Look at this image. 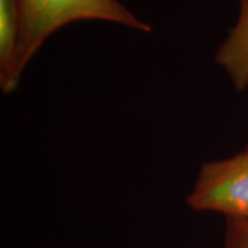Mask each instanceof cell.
Returning <instances> with one entry per match:
<instances>
[{
    "label": "cell",
    "mask_w": 248,
    "mask_h": 248,
    "mask_svg": "<svg viewBox=\"0 0 248 248\" xmlns=\"http://www.w3.org/2000/svg\"><path fill=\"white\" fill-rule=\"evenodd\" d=\"M225 248H248V221L226 218Z\"/></svg>",
    "instance_id": "5"
},
{
    "label": "cell",
    "mask_w": 248,
    "mask_h": 248,
    "mask_svg": "<svg viewBox=\"0 0 248 248\" xmlns=\"http://www.w3.org/2000/svg\"><path fill=\"white\" fill-rule=\"evenodd\" d=\"M21 35L16 55V75L21 79L27 64L55 31L77 21H104L151 32L119 0H17Z\"/></svg>",
    "instance_id": "1"
},
{
    "label": "cell",
    "mask_w": 248,
    "mask_h": 248,
    "mask_svg": "<svg viewBox=\"0 0 248 248\" xmlns=\"http://www.w3.org/2000/svg\"><path fill=\"white\" fill-rule=\"evenodd\" d=\"M217 63L226 71L235 88H248V0H240V13L216 54Z\"/></svg>",
    "instance_id": "4"
},
{
    "label": "cell",
    "mask_w": 248,
    "mask_h": 248,
    "mask_svg": "<svg viewBox=\"0 0 248 248\" xmlns=\"http://www.w3.org/2000/svg\"><path fill=\"white\" fill-rule=\"evenodd\" d=\"M21 35L17 0H0V86L5 93L16 90V55Z\"/></svg>",
    "instance_id": "3"
},
{
    "label": "cell",
    "mask_w": 248,
    "mask_h": 248,
    "mask_svg": "<svg viewBox=\"0 0 248 248\" xmlns=\"http://www.w3.org/2000/svg\"><path fill=\"white\" fill-rule=\"evenodd\" d=\"M187 204L199 212L248 221V148L230 159L204 163Z\"/></svg>",
    "instance_id": "2"
}]
</instances>
